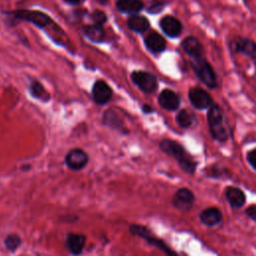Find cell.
I'll use <instances>...</instances> for the list:
<instances>
[{
    "label": "cell",
    "instance_id": "4",
    "mask_svg": "<svg viewBox=\"0 0 256 256\" xmlns=\"http://www.w3.org/2000/svg\"><path fill=\"white\" fill-rule=\"evenodd\" d=\"M130 232L134 235H137V236L143 238L144 240H146L151 245L157 247L163 253H165L167 256H178L177 253L175 251H173L169 246H167L164 241L155 237L146 227L141 226V225H131L130 226Z\"/></svg>",
    "mask_w": 256,
    "mask_h": 256
},
{
    "label": "cell",
    "instance_id": "6",
    "mask_svg": "<svg viewBox=\"0 0 256 256\" xmlns=\"http://www.w3.org/2000/svg\"><path fill=\"white\" fill-rule=\"evenodd\" d=\"M133 82L144 92L151 93L157 88V79L145 71H135L131 76Z\"/></svg>",
    "mask_w": 256,
    "mask_h": 256
},
{
    "label": "cell",
    "instance_id": "15",
    "mask_svg": "<svg viewBox=\"0 0 256 256\" xmlns=\"http://www.w3.org/2000/svg\"><path fill=\"white\" fill-rule=\"evenodd\" d=\"M182 49L192 58H198L202 57L203 55V47L202 44L199 42V40L195 37L189 36L186 37L182 43H181Z\"/></svg>",
    "mask_w": 256,
    "mask_h": 256
},
{
    "label": "cell",
    "instance_id": "13",
    "mask_svg": "<svg viewBox=\"0 0 256 256\" xmlns=\"http://www.w3.org/2000/svg\"><path fill=\"white\" fill-rule=\"evenodd\" d=\"M225 197L233 208L242 207L246 201L244 192L235 186H228L225 189Z\"/></svg>",
    "mask_w": 256,
    "mask_h": 256
},
{
    "label": "cell",
    "instance_id": "18",
    "mask_svg": "<svg viewBox=\"0 0 256 256\" xmlns=\"http://www.w3.org/2000/svg\"><path fill=\"white\" fill-rule=\"evenodd\" d=\"M145 44L147 48L154 53L162 52L166 46V43L163 37L157 33L149 34L145 39Z\"/></svg>",
    "mask_w": 256,
    "mask_h": 256
},
{
    "label": "cell",
    "instance_id": "9",
    "mask_svg": "<svg viewBox=\"0 0 256 256\" xmlns=\"http://www.w3.org/2000/svg\"><path fill=\"white\" fill-rule=\"evenodd\" d=\"M15 16L17 18L32 22L33 24H35L39 27L47 26L51 22V19L48 17V15H46V14L40 12V11L20 10V11L15 12Z\"/></svg>",
    "mask_w": 256,
    "mask_h": 256
},
{
    "label": "cell",
    "instance_id": "3",
    "mask_svg": "<svg viewBox=\"0 0 256 256\" xmlns=\"http://www.w3.org/2000/svg\"><path fill=\"white\" fill-rule=\"evenodd\" d=\"M192 68L197 77L209 88L213 89L217 86L216 75L211 65L202 57L193 58Z\"/></svg>",
    "mask_w": 256,
    "mask_h": 256
},
{
    "label": "cell",
    "instance_id": "16",
    "mask_svg": "<svg viewBox=\"0 0 256 256\" xmlns=\"http://www.w3.org/2000/svg\"><path fill=\"white\" fill-rule=\"evenodd\" d=\"M222 213L216 207H209L202 210L199 214V218L206 226H214L222 220Z\"/></svg>",
    "mask_w": 256,
    "mask_h": 256
},
{
    "label": "cell",
    "instance_id": "27",
    "mask_svg": "<svg viewBox=\"0 0 256 256\" xmlns=\"http://www.w3.org/2000/svg\"><path fill=\"white\" fill-rule=\"evenodd\" d=\"M247 160L250 163V165L256 170V148L248 152Z\"/></svg>",
    "mask_w": 256,
    "mask_h": 256
},
{
    "label": "cell",
    "instance_id": "21",
    "mask_svg": "<svg viewBox=\"0 0 256 256\" xmlns=\"http://www.w3.org/2000/svg\"><path fill=\"white\" fill-rule=\"evenodd\" d=\"M194 120H195L194 114L187 109H183L179 111L176 116V122L182 128L190 127L193 124Z\"/></svg>",
    "mask_w": 256,
    "mask_h": 256
},
{
    "label": "cell",
    "instance_id": "7",
    "mask_svg": "<svg viewBox=\"0 0 256 256\" xmlns=\"http://www.w3.org/2000/svg\"><path fill=\"white\" fill-rule=\"evenodd\" d=\"M194 194L188 188H180L176 191L172 199V205L181 211H188L194 203Z\"/></svg>",
    "mask_w": 256,
    "mask_h": 256
},
{
    "label": "cell",
    "instance_id": "20",
    "mask_svg": "<svg viewBox=\"0 0 256 256\" xmlns=\"http://www.w3.org/2000/svg\"><path fill=\"white\" fill-rule=\"evenodd\" d=\"M128 27L138 33L145 32L149 28V21L140 15H133L128 19Z\"/></svg>",
    "mask_w": 256,
    "mask_h": 256
},
{
    "label": "cell",
    "instance_id": "30",
    "mask_svg": "<svg viewBox=\"0 0 256 256\" xmlns=\"http://www.w3.org/2000/svg\"><path fill=\"white\" fill-rule=\"evenodd\" d=\"M66 2H68V3H70V4H77L80 0H65Z\"/></svg>",
    "mask_w": 256,
    "mask_h": 256
},
{
    "label": "cell",
    "instance_id": "5",
    "mask_svg": "<svg viewBox=\"0 0 256 256\" xmlns=\"http://www.w3.org/2000/svg\"><path fill=\"white\" fill-rule=\"evenodd\" d=\"M88 155L87 153L79 148L71 149L65 156V164L66 166L74 171H78L83 169L88 163Z\"/></svg>",
    "mask_w": 256,
    "mask_h": 256
},
{
    "label": "cell",
    "instance_id": "8",
    "mask_svg": "<svg viewBox=\"0 0 256 256\" xmlns=\"http://www.w3.org/2000/svg\"><path fill=\"white\" fill-rule=\"evenodd\" d=\"M189 100L197 109H206L213 104L211 96L205 90L198 87L189 90Z\"/></svg>",
    "mask_w": 256,
    "mask_h": 256
},
{
    "label": "cell",
    "instance_id": "17",
    "mask_svg": "<svg viewBox=\"0 0 256 256\" xmlns=\"http://www.w3.org/2000/svg\"><path fill=\"white\" fill-rule=\"evenodd\" d=\"M234 49L252 59H256V43L250 39L239 38L234 43Z\"/></svg>",
    "mask_w": 256,
    "mask_h": 256
},
{
    "label": "cell",
    "instance_id": "14",
    "mask_svg": "<svg viewBox=\"0 0 256 256\" xmlns=\"http://www.w3.org/2000/svg\"><path fill=\"white\" fill-rule=\"evenodd\" d=\"M85 242H86L85 235L70 233L67 235V238H66V247L71 254L79 255L85 246Z\"/></svg>",
    "mask_w": 256,
    "mask_h": 256
},
{
    "label": "cell",
    "instance_id": "12",
    "mask_svg": "<svg viewBox=\"0 0 256 256\" xmlns=\"http://www.w3.org/2000/svg\"><path fill=\"white\" fill-rule=\"evenodd\" d=\"M160 27L163 32L170 37H177L182 31L180 21L172 16H165L160 21Z\"/></svg>",
    "mask_w": 256,
    "mask_h": 256
},
{
    "label": "cell",
    "instance_id": "24",
    "mask_svg": "<svg viewBox=\"0 0 256 256\" xmlns=\"http://www.w3.org/2000/svg\"><path fill=\"white\" fill-rule=\"evenodd\" d=\"M4 245L7 250L14 252L21 245V238L17 234H9L4 240Z\"/></svg>",
    "mask_w": 256,
    "mask_h": 256
},
{
    "label": "cell",
    "instance_id": "26",
    "mask_svg": "<svg viewBox=\"0 0 256 256\" xmlns=\"http://www.w3.org/2000/svg\"><path fill=\"white\" fill-rule=\"evenodd\" d=\"M164 3L160 2V1H154L148 8V11L151 13H158L163 9Z\"/></svg>",
    "mask_w": 256,
    "mask_h": 256
},
{
    "label": "cell",
    "instance_id": "29",
    "mask_svg": "<svg viewBox=\"0 0 256 256\" xmlns=\"http://www.w3.org/2000/svg\"><path fill=\"white\" fill-rule=\"evenodd\" d=\"M142 109H143V111H144L145 113H150V112L153 111L152 108H151V106H149V105H144Z\"/></svg>",
    "mask_w": 256,
    "mask_h": 256
},
{
    "label": "cell",
    "instance_id": "1",
    "mask_svg": "<svg viewBox=\"0 0 256 256\" xmlns=\"http://www.w3.org/2000/svg\"><path fill=\"white\" fill-rule=\"evenodd\" d=\"M159 147L164 153L173 157L178 162L182 170H184L186 173L193 174L195 172L197 162L181 144L174 140L164 139L160 142Z\"/></svg>",
    "mask_w": 256,
    "mask_h": 256
},
{
    "label": "cell",
    "instance_id": "25",
    "mask_svg": "<svg viewBox=\"0 0 256 256\" xmlns=\"http://www.w3.org/2000/svg\"><path fill=\"white\" fill-rule=\"evenodd\" d=\"M92 19L96 25H102L106 21V15L104 12L97 10L92 14Z\"/></svg>",
    "mask_w": 256,
    "mask_h": 256
},
{
    "label": "cell",
    "instance_id": "19",
    "mask_svg": "<svg viewBox=\"0 0 256 256\" xmlns=\"http://www.w3.org/2000/svg\"><path fill=\"white\" fill-rule=\"evenodd\" d=\"M118 10L124 13H137L143 8L141 0H118L116 3Z\"/></svg>",
    "mask_w": 256,
    "mask_h": 256
},
{
    "label": "cell",
    "instance_id": "23",
    "mask_svg": "<svg viewBox=\"0 0 256 256\" xmlns=\"http://www.w3.org/2000/svg\"><path fill=\"white\" fill-rule=\"evenodd\" d=\"M30 93L33 97H35L37 99H40L42 101H48L49 98H50V96L47 93V91L45 90V88L37 81L33 82L30 85Z\"/></svg>",
    "mask_w": 256,
    "mask_h": 256
},
{
    "label": "cell",
    "instance_id": "10",
    "mask_svg": "<svg viewBox=\"0 0 256 256\" xmlns=\"http://www.w3.org/2000/svg\"><path fill=\"white\" fill-rule=\"evenodd\" d=\"M92 96L97 104H105L111 99L112 90L106 82L98 80L93 85Z\"/></svg>",
    "mask_w": 256,
    "mask_h": 256
},
{
    "label": "cell",
    "instance_id": "22",
    "mask_svg": "<svg viewBox=\"0 0 256 256\" xmlns=\"http://www.w3.org/2000/svg\"><path fill=\"white\" fill-rule=\"evenodd\" d=\"M85 35L94 42H100L103 40L105 33L103 28L101 27V25H93V26H89L85 29Z\"/></svg>",
    "mask_w": 256,
    "mask_h": 256
},
{
    "label": "cell",
    "instance_id": "11",
    "mask_svg": "<svg viewBox=\"0 0 256 256\" xmlns=\"http://www.w3.org/2000/svg\"><path fill=\"white\" fill-rule=\"evenodd\" d=\"M158 102L160 106L168 111L176 110L180 105L179 96L169 89H164L158 97Z\"/></svg>",
    "mask_w": 256,
    "mask_h": 256
},
{
    "label": "cell",
    "instance_id": "28",
    "mask_svg": "<svg viewBox=\"0 0 256 256\" xmlns=\"http://www.w3.org/2000/svg\"><path fill=\"white\" fill-rule=\"evenodd\" d=\"M246 214L248 217H250L252 220L256 221V205H251L246 209Z\"/></svg>",
    "mask_w": 256,
    "mask_h": 256
},
{
    "label": "cell",
    "instance_id": "2",
    "mask_svg": "<svg viewBox=\"0 0 256 256\" xmlns=\"http://www.w3.org/2000/svg\"><path fill=\"white\" fill-rule=\"evenodd\" d=\"M207 120L212 137L220 142L227 141L229 134L224 125L223 114L218 105L212 104L207 113Z\"/></svg>",
    "mask_w": 256,
    "mask_h": 256
},
{
    "label": "cell",
    "instance_id": "31",
    "mask_svg": "<svg viewBox=\"0 0 256 256\" xmlns=\"http://www.w3.org/2000/svg\"><path fill=\"white\" fill-rule=\"evenodd\" d=\"M99 3H101V4H106L107 2H108V0H97Z\"/></svg>",
    "mask_w": 256,
    "mask_h": 256
}]
</instances>
